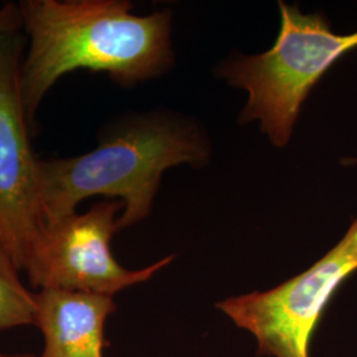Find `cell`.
I'll list each match as a JSON object with an SVG mask.
<instances>
[{
	"mask_svg": "<svg viewBox=\"0 0 357 357\" xmlns=\"http://www.w3.org/2000/svg\"><path fill=\"white\" fill-rule=\"evenodd\" d=\"M26 45L19 86L32 125L61 77L89 70L134 88L165 76L175 64L172 13H132L128 0H22Z\"/></svg>",
	"mask_w": 357,
	"mask_h": 357,
	"instance_id": "6da1fadb",
	"label": "cell"
},
{
	"mask_svg": "<svg viewBox=\"0 0 357 357\" xmlns=\"http://www.w3.org/2000/svg\"><path fill=\"white\" fill-rule=\"evenodd\" d=\"M211 155L203 125L187 115L162 109L118 115L103 126L89 153L38 159L45 224L75 213L89 197L105 196L123 204L118 230L130 228L150 216L168 168H202Z\"/></svg>",
	"mask_w": 357,
	"mask_h": 357,
	"instance_id": "7a4b0ae2",
	"label": "cell"
},
{
	"mask_svg": "<svg viewBox=\"0 0 357 357\" xmlns=\"http://www.w3.org/2000/svg\"><path fill=\"white\" fill-rule=\"evenodd\" d=\"M281 31L259 54H236L221 61L217 76L248 93L238 122H258L268 141L289 146L302 105L323 75L347 52L357 48V31L337 35L320 13H303L280 1Z\"/></svg>",
	"mask_w": 357,
	"mask_h": 357,
	"instance_id": "3957f363",
	"label": "cell"
},
{
	"mask_svg": "<svg viewBox=\"0 0 357 357\" xmlns=\"http://www.w3.org/2000/svg\"><path fill=\"white\" fill-rule=\"evenodd\" d=\"M357 271V215L344 237L306 271L274 289L217 302L237 327L253 335L262 357H310L324 308Z\"/></svg>",
	"mask_w": 357,
	"mask_h": 357,
	"instance_id": "277c9868",
	"label": "cell"
},
{
	"mask_svg": "<svg viewBox=\"0 0 357 357\" xmlns=\"http://www.w3.org/2000/svg\"><path fill=\"white\" fill-rule=\"evenodd\" d=\"M123 211L119 200H102L85 213H72L45 224L26 258L28 281L32 287L82 293L115 294L151 280L169 265L168 255L139 270L118 264L110 243L118 231V218Z\"/></svg>",
	"mask_w": 357,
	"mask_h": 357,
	"instance_id": "5b68a950",
	"label": "cell"
},
{
	"mask_svg": "<svg viewBox=\"0 0 357 357\" xmlns=\"http://www.w3.org/2000/svg\"><path fill=\"white\" fill-rule=\"evenodd\" d=\"M26 47L24 32L0 40V243L22 271L45 225L38 159L31 143L19 86Z\"/></svg>",
	"mask_w": 357,
	"mask_h": 357,
	"instance_id": "8992f818",
	"label": "cell"
},
{
	"mask_svg": "<svg viewBox=\"0 0 357 357\" xmlns=\"http://www.w3.org/2000/svg\"><path fill=\"white\" fill-rule=\"evenodd\" d=\"M36 324L43 357H103L105 323L115 312L113 296L47 289L36 293Z\"/></svg>",
	"mask_w": 357,
	"mask_h": 357,
	"instance_id": "52a82bcc",
	"label": "cell"
},
{
	"mask_svg": "<svg viewBox=\"0 0 357 357\" xmlns=\"http://www.w3.org/2000/svg\"><path fill=\"white\" fill-rule=\"evenodd\" d=\"M20 271L0 243V330L36 324V294L22 282Z\"/></svg>",
	"mask_w": 357,
	"mask_h": 357,
	"instance_id": "ba28073f",
	"label": "cell"
},
{
	"mask_svg": "<svg viewBox=\"0 0 357 357\" xmlns=\"http://www.w3.org/2000/svg\"><path fill=\"white\" fill-rule=\"evenodd\" d=\"M22 31L23 24L19 6L13 3H6L4 6H0V40Z\"/></svg>",
	"mask_w": 357,
	"mask_h": 357,
	"instance_id": "9c48e42d",
	"label": "cell"
},
{
	"mask_svg": "<svg viewBox=\"0 0 357 357\" xmlns=\"http://www.w3.org/2000/svg\"><path fill=\"white\" fill-rule=\"evenodd\" d=\"M0 357H43L41 355H33V354H3L0 352Z\"/></svg>",
	"mask_w": 357,
	"mask_h": 357,
	"instance_id": "30bf717a",
	"label": "cell"
},
{
	"mask_svg": "<svg viewBox=\"0 0 357 357\" xmlns=\"http://www.w3.org/2000/svg\"><path fill=\"white\" fill-rule=\"evenodd\" d=\"M343 163H344V165H349V166H351V165H357V159H344Z\"/></svg>",
	"mask_w": 357,
	"mask_h": 357,
	"instance_id": "8fae6325",
	"label": "cell"
}]
</instances>
